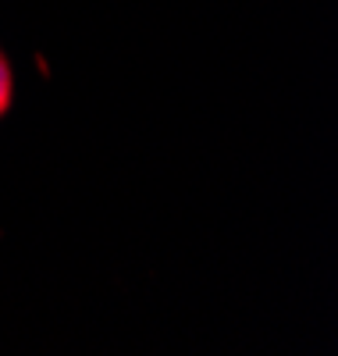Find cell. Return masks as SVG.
<instances>
[{
    "mask_svg": "<svg viewBox=\"0 0 338 356\" xmlns=\"http://www.w3.org/2000/svg\"><path fill=\"white\" fill-rule=\"evenodd\" d=\"M11 97H15V79H11V65H8V57L0 54V118L8 114V107H11Z\"/></svg>",
    "mask_w": 338,
    "mask_h": 356,
    "instance_id": "obj_1",
    "label": "cell"
}]
</instances>
